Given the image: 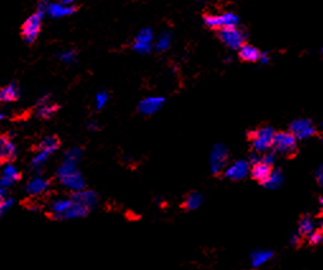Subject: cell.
I'll return each mask as SVG.
<instances>
[{
	"mask_svg": "<svg viewBox=\"0 0 323 270\" xmlns=\"http://www.w3.org/2000/svg\"><path fill=\"white\" fill-rule=\"evenodd\" d=\"M58 177L64 186H67L74 192H79L85 186L84 179L79 173V171H76L72 162H64L63 166L58 170Z\"/></svg>",
	"mask_w": 323,
	"mask_h": 270,
	"instance_id": "cell-1",
	"label": "cell"
},
{
	"mask_svg": "<svg viewBox=\"0 0 323 270\" xmlns=\"http://www.w3.org/2000/svg\"><path fill=\"white\" fill-rule=\"evenodd\" d=\"M274 137H275V131L271 126H263L248 133V139L251 140L252 148L257 153L269 151L274 143Z\"/></svg>",
	"mask_w": 323,
	"mask_h": 270,
	"instance_id": "cell-2",
	"label": "cell"
},
{
	"mask_svg": "<svg viewBox=\"0 0 323 270\" xmlns=\"http://www.w3.org/2000/svg\"><path fill=\"white\" fill-rule=\"evenodd\" d=\"M272 147L275 152L287 157H293L296 153V137L291 131H279L275 133Z\"/></svg>",
	"mask_w": 323,
	"mask_h": 270,
	"instance_id": "cell-3",
	"label": "cell"
},
{
	"mask_svg": "<svg viewBox=\"0 0 323 270\" xmlns=\"http://www.w3.org/2000/svg\"><path fill=\"white\" fill-rule=\"evenodd\" d=\"M217 37L223 41L228 47L233 50H239L246 43V34L237 27H223L217 30Z\"/></svg>",
	"mask_w": 323,
	"mask_h": 270,
	"instance_id": "cell-4",
	"label": "cell"
},
{
	"mask_svg": "<svg viewBox=\"0 0 323 270\" xmlns=\"http://www.w3.org/2000/svg\"><path fill=\"white\" fill-rule=\"evenodd\" d=\"M43 14L39 12H36L32 14L27 21L24 22L22 26V36H23L24 42L34 43L38 37L39 31H41V25H42Z\"/></svg>",
	"mask_w": 323,
	"mask_h": 270,
	"instance_id": "cell-5",
	"label": "cell"
},
{
	"mask_svg": "<svg viewBox=\"0 0 323 270\" xmlns=\"http://www.w3.org/2000/svg\"><path fill=\"white\" fill-rule=\"evenodd\" d=\"M228 158H229V152L223 144H216L213 148L212 157H210V164H212V173L217 176L221 173L223 168L227 166Z\"/></svg>",
	"mask_w": 323,
	"mask_h": 270,
	"instance_id": "cell-6",
	"label": "cell"
},
{
	"mask_svg": "<svg viewBox=\"0 0 323 270\" xmlns=\"http://www.w3.org/2000/svg\"><path fill=\"white\" fill-rule=\"evenodd\" d=\"M290 131L295 135L296 139L303 140L313 137L316 134V128L308 118H299L290 124Z\"/></svg>",
	"mask_w": 323,
	"mask_h": 270,
	"instance_id": "cell-7",
	"label": "cell"
},
{
	"mask_svg": "<svg viewBox=\"0 0 323 270\" xmlns=\"http://www.w3.org/2000/svg\"><path fill=\"white\" fill-rule=\"evenodd\" d=\"M17 157V148H15L14 143L6 137V135H1L0 139V158H1V163H9L13 162Z\"/></svg>",
	"mask_w": 323,
	"mask_h": 270,
	"instance_id": "cell-8",
	"label": "cell"
},
{
	"mask_svg": "<svg viewBox=\"0 0 323 270\" xmlns=\"http://www.w3.org/2000/svg\"><path fill=\"white\" fill-rule=\"evenodd\" d=\"M59 106L56 103L51 102L50 96H45L37 102V116L41 118H50L58 113Z\"/></svg>",
	"mask_w": 323,
	"mask_h": 270,
	"instance_id": "cell-9",
	"label": "cell"
},
{
	"mask_svg": "<svg viewBox=\"0 0 323 270\" xmlns=\"http://www.w3.org/2000/svg\"><path fill=\"white\" fill-rule=\"evenodd\" d=\"M72 204H74L72 199H58V200L52 201L51 206H50L51 213H48V217L54 221L63 219V214L72 208Z\"/></svg>",
	"mask_w": 323,
	"mask_h": 270,
	"instance_id": "cell-10",
	"label": "cell"
},
{
	"mask_svg": "<svg viewBox=\"0 0 323 270\" xmlns=\"http://www.w3.org/2000/svg\"><path fill=\"white\" fill-rule=\"evenodd\" d=\"M248 172H250V163L247 161H238L225 171V177L237 181L245 179Z\"/></svg>",
	"mask_w": 323,
	"mask_h": 270,
	"instance_id": "cell-11",
	"label": "cell"
},
{
	"mask_svg": "<svg viewBox=\"0 0 323 270\" xmlns=\"http://www.w3.org/2000/svg\"><path fill=\"white\" fill-rule=\"evenodd\" d=\"M76 12L75 5H67V4L60 3H50L47 6V13L52 18H61V17H67V15H72V13Z\"/></svg>",
	"mask_w": 323,
	"mask_h": 270,
	"instance_id": "cell-12",
	"label": "cell"
},
{
	"mask_svg": "<svg viewBox=\"0 0 323 270\" xmlns=\"http://www.w3.org/2000/svg\"><path fill=\"white\" fill-rule=\"evenodd\" d=\"M272 173V166L266 162L261 161L256 164H252V170H251V176L252 179L258 181L262 185L266 180L269 179L270 175Z\"/></svg>",
	"mask_w": 323,
	"mask_h": 270,
	"instance_id": "cell-13",
	"label": "cell"
},
{
	"mask_svg": "<svg viewBox=\"0 0 323 270\" xmlns=\"http://www.w3.org/2000/svg\"><path fill=\"white\" fill-rule=\"evenodd\" d=\"M164 98L163 97H149L143 100L139 103V111L144 115H151L157 113L160 107L163 106Z\"/></svg>",
	"mask_w": 323,
	"mask_h": 270,
	"instance_id": "cell-14",
	"label": "cell"
},
{
	"mask_svg": "<svg viewBox=\"0 0 323 270\" xmlns=\"http://www.w3.org/2000/svg\"><path fill=\"white\" fill-rule=\"evenodd\" d=\"M72 199L75 201V203L82 204V205L87 206V208L91 209L92 206L97 203L98 196H97L96 193L91 192V190H79V192L74 193V194L72 195Z\"/></svg>",
	"mask_w": 323,
	"mask_h": 270,
	"instance_id": "cell-15",
	"label": "cell"
},
{
	"mask_svg": "<svg viewBox=\"0 0 323 270\" xmlns=\"http://www.w3.org/2000/svg\"><path fill=\"white\" fill-rule=\"evenodd\" d=\"M261 54L262 52L258 49H256L254 46L248 45V43H245L242 46L241 49L238 50V56L242 61H247V63H256V61H260Z\"/></svg>",
	"mask_w": 323,
	"mask_h": 270,
	"instance_id": "cell-16",
	"label": "cell"
},
{
	"mask_svg": "<svg viewBox=\"0 0 323 270\" xmlns=\"http://www.w3.org/2000/svg\"><path fill=\"white\" fill-rule=\"evenodd\" d=\"M48 185H50V182L48 181L39 179V177H36V179L31 180V181L28 182V185L26 186V192L30 195H32V196H36V195L42 194L43 192H46Z\"/></svg>",
	"mask_w": 323,
	"mask_h": 270,
	"instance_id": "cell-17",
	"label": "cell"
},
{
	"mask_svg": "<svg viewBox=\"0 0 323 270\" xmlns=\"http://www.w3.org/2000/svg\"><path fill=\"white\" fill-rule=\"evenodd\" d=\"M204 203V196L199 193H190L187 196L184 197L181 206L184 210H195Z\"/></svg>",
	"mask_w": 323,
	"mask_h": 270,
	"instance_id": "cell-18",
	"label": "cell"
},
{
	"mask_svg": "<svg viewBox=\"0 0 323 270\" xmlns=\"http://www.w3.org/2000/svg\"><path fill=\"white\" fill-rule=\"evenodd\" d=\"M19 98V89L18 85L15 83H10L9 85L4 87L0 91V100L1 102H14Z\"/></svg>",
	"mask_w": 323,
	"mask_h": 270,
	"instance_id": "cell-19",
	"label": "cell"
},
{
	"mask_svg": "<svg viewBox=\"0 0 323 270\" xmlns=\"http://www.w3.org/2000/svg\"><path fill=\"white\" fill-rule=\"evenodd\" d=\"M89 213V208L82 205V204L75 203L72 204V206L68 210L67 213L63 214V219H72V218H80V217H85Z\"/></svg>",
	"mask_w": 323,
	"mask_h": 270,
	"instance_id": "cell-20",
	"label": "cell"
},
{
	"mask_svg": "<svg viewBox=\"0 0 323 270\" xmlns=\"http://www.w3.org/2000/svg\"><path fill=\"white\" fill-rule=\"evenodd\" d=\"M284 181V175L280 170H272V173L270 175V177L266 180L262 184V186H265L266 189H271V190H275V189L280 188L281 184Z\"/></svg>",
	"mask_w": 323,
	"mask_h": 270,
	"instance_id": "cell-21",
	"label": "cell"
},
{
	"mask_svg": "<svg viewBox=\"0 0 323 270\" xmlns=\"http://www.w3.org/2000/svg\"><path fill=\"white\" fill-rule=\"evenodd\" d=\"M59 147H60V140H59L58 137H48L39 143L38 146H37V149L38 151H48V152L54 153Z\"/></svg>",
	"mask_w": 323,
	"mask_h": 270,
	"instance_id": "cell-22",
	"label": "cell"
},
{
	"mask_svg": "<svg viewBox=\"0 0 323 270\" xmlns=\"http://www.w3.org/2000/svg\"><path fill=\"white\" fill-rule=\"evenodd\" d=\"M313 232H314L313 221H312V218L309 216H304L299 222V230H298V233H299L300 236L305 237L312 234Z\"/></svg>",
	"mask_w": 323,
	"mask_h": 270,
	"instance_id": "cell-23",
	"label": "cell"
},
{
	"mask_svg": "<svg viewBox=\"0 0 323 270\" xmlns=\"http://www.w3.org/2000/svg\"><path fill=\"white\" fill-rule=\"evenodd\" d=\"M204 22L209 28L213 30H220L224 27V19L223 14L215 15V14H205L204 15Z\"/></svg>",
	"mask_w": 323,
	"mask_h": 270,
	"instance_id": "cell-24",
	"label": "cell"
},
{
	"mask_svg": "<svg viewBox=\"0 0 323 270\" xmlns=\"http://www.w3.org/2000/svg\"><path fill=\"white\" fill-rule=\"evenodd\" d=\"M274 256L271 251H256L252 254L251 256V261H252V267L257 268L261 267L266 263V261H269L270 259Z\"/></svg>",
	"mask_w": 323,
	"mask_h": 270,
	"instance_id": "cell-25",
	"label": "cell"
},
{
	"mask_svg": "<svg viewBox=\"0 0 323 270\" xmlns=\"http://www.w3.org/2000/svg\"><path fill=\"white\" fill-rule=\"evenodd\" d=\"M171 45V35L168 32H164L159 36L157 43H155V50L157 51H166Z\"/></svg>",
	"mask_w": 323,
	"mask_h": 270,
	"instance_id": "cell-26",
	"label": "cell"
},
{
	"mask_svg": "<svg viewBox=\"0 0 323 270\" xmlns=\"http://www.w3.org/2000/svg\"><path fill=\"white\" fill-rule=\"evenodd\" d=\"M153 39H154L153 31H151L150 28H144V30L140 31L139 35L136 36L135 41H139V42H143V43H149V45H150Z\"/></svg>",
	"mask_w": 323,
	"mask_h": 270,
	"instance_id": "cell-27",
	"label": "cell"
},
{
	"mask_svg": "<svg viewBox=\"0 0 323 270\" xmlns=\"http://www.w3.org/2000/svg\"><path fill=\"white\" fill-rule=\"evenodd\" d=\"M224 27H237L239 23V19L234 13H224Z\"/></svg>",
	"mask_w": 323,
	"mask_h": 270,
	"instance_id": "cell-28",
	"label": "cell"
},
{
	"mask_svg": "<svg viewBox=\"0 0 323 270\" xmlns=\"http://www.w3.org/2000/svg\"><path fill=\"white\" fill-rule=\"evenodd\" d=\"M80 157H82V151L78 148H74L72 149V151H69V152L65 153V161L67 162H72V163H75L78 159H80Z\"/></svg>",
	"mask_w": 323,
	"mask_h": 270,
	"instance_id": "cell-29",
	"label": "cell"
},
{
	"mask_svg": "<svg viewBox=\"0 0 323 270\" xmlns=\"http://www.w3.org/2000/svg\"><path fill=\"white\" fill-rule=\"evenodd\" d=\"M3 175H5V176L10 177V179H13L14 181H18V180H21V173L17 172V170H15L13 166H10V164H6L5 168H4L3 171Z\"/></svg>",
	"mask_w": 323,
	"mask_h": 270,
	"instance_id": "cell-30",
	"label": "cell"
},
{
	"mask_svg": "<svg viewBox=\"0 0 323 270\" xmlns=\"http://www.w3.org/2000/svg\"><path fill=\"white\" fill-rule=\"evenodd\" d=\"M133 49L139 52V54H148L151 50V46L149 43H143L139 42V41H135L133 45Z\"/></svg>",
	"mask_w": 323,
	"mask_h": 270,
	"instance_id": "cell-31",
	"label": "cell"
},
{
	"mask_svg": "<svg viewBox=\"0 0 323 270\" xmlns=\"http://www.w3.org/2000/svg\"><path fill=\"white\" fill-rule=\"evenodd\" d=\"M59 58H60L64 63L70 64V63H72V61L75 60V52L72 51V50H69V51H65V52H61V54H59Z\"/></svg>",
	"mask_w": 323,
	"mask_h": 270,
	"instance_id": "cell-32",
	"label": "cell"
},
{
	"mask_svg": "<svg viewBox=\"0 0 323 270\" xmlns=\"http://www.w3.org/2000/svg\"><path fill=\"white\" fill-rule=\"evenodd\" d=\"M323 241V233L321 231H314L313 233L309 234V243L311 245H320Z\"/></svg>",
	"mask_w": 323,
	"mask_h": 270,
	"instance_id": "cell-33",
	"label": "cell"
},
{
	"mask_svg": "<svg viewBox=\"0 0 323 270\" xmlns=\"http://www.w3.org/2000/svg\"><path fill=\"white\" fill-rule=\"evenodd\" d=\"M97 109L101 110L103 106H105V103L108 101V94L106 93V92H101V93L97 94Z\"/></svg>",
	"mask_w": 323,
	"mask_h": 270,
	"instance_id": "cell-34",
	"label": "cell"
},
{
	"mask_svg": "<svg viewBox=\"0 0 323 270\" xmlns=\"http://www.w3.org/2000/svg\"><path fill=\"white\" fill-rule=\"evenodd\" d=\"M12 205H13V199H12V197H5V199H1V204H0V209H1V216H4L5 210L9 209Z\"/></svg>",
	"mask_w": 323,
	"mask_h": 270,
	"instance_id": "cell-35",
	"label": "cell"
},
{
	"mask_svg": "<svg viewBox=\"0 0 323 270\" xmlns=\"http://www.w3.org/2000/svg\"><path fill=\"white\" fill-rule=\"evenodd\" d=\"M13 182H14V180L3 175L1 180H0V185H1V188H9L10 185H13Z\"/></svg>",
	"mask_w": 323,
	"mask_h": 270,
	"instance_id": "cell-36",
	"label": "cell"
},
{
	"mask_svg": "<svg viewBox=\"0 0 323 270\" xmlns=\"http://www.w3.org/2000/svg\"><path fill=\"white\" fill-rule=\"evenodd\" d=\"M262 161L272 166L274 162H275V154H274V153H266V154L262 157Z\"/></svg>",
	"mask_w": 323,
	"mask_h": 270,
	"instance_id": "cell-37",
	"label": "cell"
},
{
	"mask_svg": "<svg viewBox=\"0 0 323 270\" xmlns=\"http://www.w3.org/2000/svg\"><path fill=\"white\" fill-rule=\"evenodd\" d=\"M316 177H317V182L323 188V166H321L316 172Z\"/></svg>",
	"mask_w": 323,
	"mask_h": 270,
	"instance_id": "cell-38",
	"label": "cell"
},
{
	"mask_svg": "<svg viewBox=\"0 0 323 270\" xmlns=\"http://www.w3.org/2000/svg\"><path fill=\"white\" fill-rule=\"evenodd\" d=\"M290 242H291V245L293 246H298L299 245V242H300V234L298 233V234H293V236H291V241H290Z\"/></svg>",
	"mask_w": 323,
	"mask_h": 270,
	"instance_id": "cell-39",
	"label": "cell"
},
{
	"mask_svg": "<svg viewBox=\"0 0 323 270\" xmlns=\"http://www.w3.org/2000/svg\"><path fill=\"white\" fill-rule=\"evenodd\" d=\"M260 61L262 63V64H269L270 63V56L269 54H266V52H263V54H261V59Z\"/></svg>",
	"mask_w": 323,
	"mask_h": 270,
	"instance_id": "cell-40",
	"label": "cell"
},
{
	"mask_svg": "<svg viewBox=\"0 0 323 270\" xmlns=\"http://www.w3.org/2000/svg\"><path fill=\"white\" fill-rule=\"evenodd\" d=\"M60 1L63 4H67V5H72V3L76 1V0H60Z\"/></svg>",
	"mask_w": 323,
	"mask_h": 270,
	"instance_id": "cell-41",
	"label": "cell"
},
{
	"mask_svg": "<svg viewBox=\"0 0 323 270\" xmlns=\"http://www.w3.org/2000/svg\"><path fill=\"white\" fill-rule=\"evenodd\" d=\"M88 126H89V128H91L92 130L97 129V124H96V122H92V124H89V125H88Z\"/></svg>",
	"mask_w": 323,
	"mask_h": 270,
	"instance_id": "cell-42",
	"label": "cell"
},
{
	"mask_svg": "<svg viewBox=\"0 0 323 270\" xmlns=\"http://www.w3.org/2000/svg\"><path fill=\"white\" fill-rule=\"evenodd\" d=\"M321 205H322V208H323V196H322V199H321Z\"/></svg>",
	"mask_w": 323,
	"mask_h": 270,
	"instance_id": "cell-43",
	"label": "cell"
},
{
	"mask_svg": "<svg viewBox=\"0 0 323 270\" xmlns=\"http://www.w3.org/2000/svg\"><path fill=\"white\" fill-rule=\"evenodd\" d=\"M322 230H323V222H322Z\"/></svg>",
	"mask_w": 323,
	"mask_h": 270,
	"instance_id": "cell-44",
	"label": "cell"
},
{
	"mask_svg": "<svg viewBox=\"0 0 323 270\" xmlns=\"http://www.w3.org/2000/svg\"><path fill=\"white\" fill-rule=\"evenodd\" d=\"M322 56H323V49H322Z\"/></svg>",
	"mask_w": 323,
	"mask_h": 270,
	"instance_id": "cell-45",
	"label": "cell"
}]
</instances>
